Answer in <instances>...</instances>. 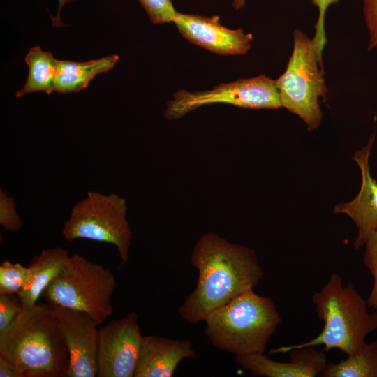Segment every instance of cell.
<instances>
[{"label": "cell", "mask_w": 377, "mask_h": 377, "mask_svg": "<svg viewBox=\"0 0 377 377\" xmlns=\"http://www.w3.org/2000/svg\"><path fill=\"white\" fill-rule=\"evenodd\" d=\"M290 361L272 360L263 353L235 356V362L254 376L265 377H314L325 367V351L312 346L295 348L290 351Z\"/></svg>", "instance_id": "4fadbf2b"}, {"label": "cell", "mask_w": 377, "mask_h": 377, "mask_svg": "<svg viewBox=\"0 0 377 377\" xmlns=\"http://www.w3.org/2000/svg\"><path fill=\"white\" fill-rule=\"evenodd\" d=\"M0 356L24 377H66L68 353L49 303L24 308L0 334Z\"/></svg>", "instance_id": "7a4b0ae2"}, {"label": "cell", "mask_w": 377, "mask_h": 377, "mask_svg": "<svg viewBox=\"0 0 377 377\" xmlns=\"http://www.w3.org/2000/svg\"><path fill=\"white\" fill-rule=\"evenodd\" d=\"M119 57L112 54L87 61L60 60L55 79L54 91L67 94L85 89L99 73L112 69Z\"/></svg>", "instance_id": "2e32d148"}, {"label": "cell", "mask_w": 377, "mask_h": 377, "mask_svg": "<svg viewBox=\"0 0 377 377\" xmlns=\"http://www.w3.org/2000/svg\"><path fill=\"white\" fill-rule=\"evenodd\" d=\"M28 279V268L4 260L0 265V295L17 294Z\"/></svg>", "instance_id": "d6986e66"}, {"label": "cell", "mask_w": 377, "mask_h": 377, "mask_svg": "<svg viewBox=\"0 0 377 377\" xmlns=\"http://www.w3.org/2000/svg\"><path fill=\"white\" fill-rule=\"evenodd\" d=\"M312 3L318 9V17L315 25L316 33L312 39L316 45L319 54L323 56V51L326 43V36L325 31V16L327 8L339 0H311Z\"/></svg>", "instance_id": "cb8c5ba5"}, {"label": "cell", "mask_w": 377, "mask_h": 377, "mask_svg": "<svg viewBox=\"0 0 377 377\" xmlns=\"http://www.w3.org/2000/svg\"><path fill=\"white\" fill-rule=\"evenodd\" d=\"M363 13L369 31L368 50L377 47V0H363Z\"/></svg>", "instance_id": "d4e9b609"}, {"label": "cell", "mask_w": 377, "mask_h": 377, "mask_svg": "<svg viewBox=\"0 0 377 377\" xmlns=\"http://www.w3.org/2000/svg\"><path fill=\"white\" fill-rule=\"evenodd\" d=\"M126 201L115 193L89 191L71 209L64 223L66 241L86 239L114 244L121 263L128 259L131 230L127 220Z\"/></svg>", "instance_id": "52a82bcc"}, {"label": "cell", "mask_w": 377, "mask_h": 377, "mask_svg": "<svg viewBox=\"0 0 377 377\" xmlns=\"http://www.w3.org/2000/svg\"><path fill=\"white\" fill-rule=\"evenodd\" d=\"M116 279L110 269L73 253L43 295L47 303L84 311L99 325L112 313Z\"/></svg>", "instance_id": "5b68a950"}, {"label": "cell", "mask_w": 377, "mask_h": 377, "mask_svg": "<svg viewBox=\"0 0 377 377\" xmlns=\"http://www.w3.org/2000/svg\"><path fill=\"white\" fill-rule=\"evenodd\" d=\"M50 305L68 353L66 377L97 376L98 325L84 311Z\"/></svg>", "instance_id": "30bf717a"}, {"label": "cell", "mask_w": 377, "mask_h": 377, "mask_svg": "<svg viewBox=\"0 0 377 377\" xmlns=\"http://www.w3.org/2000/svg\"><path fill=\"white\" fill-rule=\"evenodd\" d=\"M312 301L317 316L324 322L320 333L306 342L272 349L271 353L323 345L325 352L337 348L352 355L366 343L367 336L377 329V311L369 313L367 300L351 283L344 286L341 276L336 273L313 295Z\"/></svg>", "instance_id": "3957f363"}, {"label": "cell", "mask_w": 377, "mask_h": 377, "mask_svg": "<svg viewBox=\"0 0 377 377\" xmlns=\"http://www.w3.org/2000/svg\"><path fill=\"white\" fill-rule=\"evenodd\" d=\"M228 103L249 109L281 107L275 80L265 75L222 83L211 90L191 92L180 90L167 104L164 117L177 119L206 105Z\"/></svg>", "instance_id": "ba28073f"}, {"label": "cell", "mask_w": 377, "mask_h": 377, "mask_svg": "<svg viewBox=\"0 0 377 377\" xmlns=\"http://www.w3.org/2000/svg\"><path fill=\"white\" fill-rule=\"evenodd\" d=\"M374 141V134L368 143L356 151L353 159L357 163L362 175L359 193L351 201L334 207L335 213L347 214L355 223L357 237L354 246L358 249L363 246L368 237L377 231V181L371 175L369 158Z\"/></svg>", "instance_id": "7c38bea8"}, {"label": "cell", "mask_w": 377, "mask_h": 377, "mask_svg": "<svg viewBox=\"0 0 377 377\" xmlns=\"http://www.w3.org/2000/svg\"><path fill=\"white\" fill-rule=\"evenodd\" d=\"M24 61L29 67L28 76L22 88L16 92V97L34 92L43 91L50 94L54 91L60 60L55 59L50 52L35 46L29 49Z\"/></svg>", "instance_id": "e0dca14e"}, {"label": "cell", "mask_w": 377, "mask_h": 377, "mask_svg": "<svg viewBox=\"0 0 377 377\" xmlns=\"http://www.w3.org/2000/svg\"><path fill=\"white\" fill-rule=\"evenodd\" d=\"M191 262L198 272L196 287L177 311L191 324L204 321L216 309L253 289L264 274L252 249L230 243L215 232L200 238Z\"/></svg>", "instance_id": "6da1fadb"}, {"label": "cell", "mask_w": 377, "mask_h": 377, "mask_svg": "<svg viewBox=\"0 0 377 377\" xmlns=\"http://www.w3.org/2000/svg\"><path fill=\"white\" fill-rule=\"evenodd\" d=\"M0 377H24L13 363L0 356Z\"/></svg>", "instance_id": "484cf974"}, {"label": "cell", "mask_w": 377, "mask_h": 377, "mask_svg": "<svg viewBox=\"0 0 377 377\" xmlns=\"http://www.w3.org/2000/svg\"><path fill=\"white\" fill-rule=\"evenodd\" d=\"M173 22L190 43L220 55L245 54L251 47V34L223 26L216 15L209 17L177 12Z\"/></svg>", "instance_id": "8fae6325"}, {"label": "cell", "mask_w": 377, "mask_h": 377, "mask_svg": "<svg viewBox=\"0 0 377 377\" xmlns=\"http://www.w3.org/2000/svg\"><path fill=\"white\" fill-rule=\"evenodd\" d=\"M196 355L188 339L143 336L134 377L172 376L182 360Z\"/></svg>", "instance_id": "5bb4252c"}, {"label": "cell", "mask_w": 377, "mask_h": 377, "mask_svg": "<svg viewBox=\"0 0 377 377\" xmlns=\"http://www.w3.org/2000/svg\"><path fill=\"white\" fill-rule=\"evenodd\" d=\"M138 316L131 311L111 320L99 329L97 348L98 377H133L141 342Z\"/></svg>", "instance_id": "9c48e42d"}, {"label": "cell", "mask_w": 377, "mask_h": 377, "mask_svg": "<svg viewBox=\"0 0 377 377\" xmlns=\"http://www.w3.org/2000/svg\"><path fill=\"white\" fill-rule=\"evenodd\" d=\"M24 309L18 297L0 295V334L8 330Z\"/></svg>", "instance_id": "603a6c76"}, {"label": "cell", "mask_w": 377, "mask_h": 377, "mask_svg": "<svg viewBox=\"0 0 377 377\" xmlns=\"http://www.w3.org/2000/svg\"><path fill=\"white\" fill-rule=\"evenodd\" d=\"M154 24L173 22L177 11L172 0H138Z\"/></svg>", "instance_id": "44dd1931"}, {"label": "cell", "mask_w": 377, "mask_h": 377, "mask_svg": "<svg viewBox=\"0 0 377 377\" xmlns=\"http://www.w3.org/2000/svg\"><path fill=\"white\" fill-rule=\"evenodd\" d=\"M244 4L245 0H233L232 2V6L237 10L242 8Z\"/></svg>", "instance_id": "83f0119b"}, {"label": "cell", "mask_w": 377, "mask_h": 377, "mask_svg": "<svg viewBox=\"0 0 377 377\" xmlns=\"http://www.w3.org/2000/svg\"><path fill=\"white\" fill-rule=\"evenodd\" d=\"M322 377H377V339L365 343L355 353L338 363H327Z\"/></svg>", "instance_id": "ac0fdd59"}, {"label": "cell", "mask_w": 377, "mask_h": 377, "mask_svg": "<svg viewBox=\"0 0 377 377\" xmlns=\"http://www.w3.org/2000/svg\"><path fill=\"white\" fill-rule=\"evenodd\" d=\"M0 224L5 230L13 232L20 230L22 225L15 199L2 189L0 190Z\"/></svg>", "instance_id": "7402d4cb"}, {"label": "cell", "mask_w": 377, "mask_h": 377, "mask_svg": "<svg viewBox=\"0 0 377 377\" xmlns=\"http://www.w3.org/2000/svg\"><path fill=\"white\" fill-rule=\"evenodd\" d=\"M363 263L373 278L371 292L367 300L369 308L377 311V231L374 232L365 242Z\"/></svg>", "instance_id": "ffe728a7"}, {"label": "cell", "mask_w": 377, "mask_h": 377, "mask_svg": "<svg viewBox=\"0 0 377 377\" xmlns=\"http://www.w3.org/2000/svg\"><path fill=\"white\" fill-rule=\"evenodd\" d=\"M69 255L61 247L48 248L34 256L28 268V279L23 288L17 294L24 308L36 304V301L47 286L66 265Z\"/></svg>", "instance_id": "9a60e30c"}, {"label": "cell", "mask_w": 377, "mask_h": 377, "mask_svg": "<svg viewBox=\"0 0 377 377\" xmlns=\"http://www.w3.org/2000/svg\"><path fill=\"white\" fill-rule=\"evenodd\" d=\"M275 82L281 107L299 116L309 130L317 128L322 118L319 98L328 91L323 56L313 40L298 29L286 71Z\"/></svg>", "instance_id": "8992f818"}, {"label": "cell", "mask_w": 377, "mask_h": 377, "mask_svg": "<svg viewBox=\"0 0 377 377\" xmlns=\"http://www.w3.org/2000/svg\"><path fill=\"white\" fill-rule=\"evenodd\" d=\"M75 0H58V11L55 17L51 16L52 20V25L54 27H60L63 26V23L60 20V13L62 7L66 5L67 3L71 2Z\"/></svg>", "instance_id": "4316f807"}, {"label": "cell", "mask_w": 377, "mask_h": 377, "mask_svg": "<svg viewBox=\"0 0 377 377\" xmlns=\"http://www.w3.org/2000/svg\"><path fill=\"white\" fill-rule=\"evenodd\" d=\"M204 321L212 345L238 356L264 353L281 317L269 297L252 289L216 309Z\"/></svg>", "instance_id": "277c9868"}]
</instances>
